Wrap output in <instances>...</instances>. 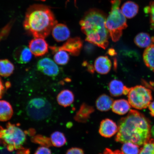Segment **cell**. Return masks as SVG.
Masks as SVG:
<instances>
[{
    "instance_id": "cell-1",
    "label": "cell",
    "mask_w": 154,
    "mask_h": 154,
    "mask_svg": "<svg viewBox=\"0 0 154 154\" xmlns=\"http://www.w3.org/2000/svg\"><path fill=\"white\" fill-rule=\"evenodd\" d=\"M118 127L115 138L117 142H131L140 146L151 138L149 121L137 111L131 109L126 116L121 119Z\"/></svg>"
},
{
    "instance_id": "cell-2",
    "label": "cell",
    "mask_w": 154,
    "mask_h": 154,
    "mask_svg": "<svg viewBox=\"0 0 154 154\" xmlns=\"http://www.w3.org/2000/svg\"><path fill=\"white\" fill-rule=\"evenodd\" d=\"M106 18L103 11L92 9L86 13L80 22L86 41L104 49L109 44V35L105 25Z\"/></svg>"
},
{
    "instance_id": "cell-3",
    "label": "cell",
    "mask_w": 154,
    "mask_h": 154,
    "mask_svg": "<svg viewBox=\"0 0 154 154\" xmlns=\"http://www.w3.org/2000/svg\"><path fill=\"white\" fill-rule=\"evenodd\" d=\"M57 23L49 7L36 5L30 7L27 11L23 26L26 31L35 38H45Z\"/></svg>"
},
{
    "instance_id": "cell-4",
    "label": "cell",
    "mask_w": 154,
    "mask_h": 154,
    "mask_svg": "<svg viewBox=\"0 0 154 154\" xmlns=\"http://www.w3.org/2000/svg\"><path fill=\"white\" fill-rule=\"evenodd\" d=\"M121 1L111 0V11L106 21V27L114 42L120 40L123 30L128 27L126 17L120 7Z\"/></svg>"
},
{
    "instance_id": "cell-5",
    "label": "cell",
    "mask_w": 154,
    "mask_h": 154,
    "mask_svg": "<svg viewBox=\"0 0 154 154\" xmlns=\"http://www.w3.org/2000/svg\"><path fill=\"white\" fill-rule=\"evenodd\" d=\"M0 139L9 151L23 149L26 140V133L18 126L9 123L5 128H0Z\"/></svg>"
},
{
    "instance_id": "cell-6",
    "label": "cell",
    "mask_w": 154,
    "mask_h": 154,
    "mask_svg": "<svg viewBox=\"0 0 154 154\" xmlns=\"http://www.w3.org/2000/svg\"><path fill=\"white\" fill-rule=\"evenodd\" d=\"M27 114L34 121H40L51 116L52 107L49 102L44 97L33 98L29 101L26 109Z\"/></svg>"
},
{
    "instance_id": "cell-7",
    "label": "cell",
    "mask_w": 154,
    "mask_h": 154,
    "mask_svg": "<svg viewBox=\"0 0 154 154\" xmlns=\"http://www.w3.org/2000/svg\"><path fill=\"white\" fill-rule=\"evenodd\" d=\"M129 103L134 108H147L152 100L151 90L141 85L130 88L128 94Z\"/></svg>"
},
{
    "instance_id": "cell-8",
    "label": "cell",
    "mask_w": 154,
    "mask_h": 154,
    "mask_svg": "<svg viewBox=\"0 0 154 154\" xmlns=\"http://www.w3.org/2000/svg\"><path fill=\"white\" fill-rule=\"evenodd\" d=\"M38 70L48 76L54 77L58 75L59 68L55 61L48 57L43 58L38 61Z\"/></svg>"
},
{
    "instance_id": "cell-9",
    "label": "cell",
    "mask_w": 154,
    "mask_h": 154,
    "mask_svg": "<svg viewBox=\"0 0 154 154\" xmlns=\"http://www.w3.org/2000/svg\"><path fill=\"white\" fill-rule=\"evenodd\" d=\"M83 47L82 40L79 37L69 38L60 47L54 46L55 49L63 50L67 52L73 56H78L80 54Z\"/></svg>"
},
{
    "instance_id": "cell-10",
    "label": "cell",
    "mask_w": 154,
    "mask_h": 154,
    "mask_svg": "<svg viewBox=\"0 0 154 154\" xmlns=\"http://www.w3.org/2000/svg\"><path fill=\"white\" fill-rule=\"evenodd\" d=\"M29 48L36 57L43 56L48 51L49 45L44 38H35L29 42Z\"/></svg>"
},
{
    "instance_id": "cell-11",
    "label": "cell",
    "mask_w": 154,
    "mask_h": 154,
    "mask_svg": "<svg viewBox=\"0 0 154 154\" xmlns=\"http://www.w3.org/2000/svg\"><path fill=\"white\" fill-rule=\"evenodd\" d=\"M118 127L116 123L109 119L102 120L100 124L99 132L102 137L110 138L118 131Z\"/></svg>"
},
{
    "instance_id": "cell-12",
    "label": "cell",
    "mask_w": 154,
    "mask_h": 154,
    "mask_svg": "<svg viewBox=\"0 0 154 154\" xmlns=\"http://www.w3.org/2000/svg\"><path fill=\"white\" fill-rule=\"evenodd\" d=\"M13 58L20 64H26L31 60L32 53L29 48L26 46L22 45L17 48L13 51Z\"/></svg>"
},
{
    "instance_id": "cell-13",
    "label": "cell",
    "mask_w": 154,
    "mask_h": 154,
    "mask_svg": "<svg viewBox=\"0 0 154 154\" xmlns=\"http://www.w3.org/2000/svg\"><path fill=\"white\" fill-rule=\"evenodd\" d=\"M111 66L110 60L107 56H101L98 57L94 62V70L101 75L107 74L110 72Z\"/></svg>"
},
{
    "instance_id": "cell-14",
    "label": "cell",
    "mask_w": 154,
    "mask_h": 154,
    "mask_svg": "<svg viewBox=\"0 0 154 154\" xmlns=\"http://www.w3.org/2000/svg\"><path fill=\"white\" fill-rule=\"evenodd\" d=\"M52 34L56 41L60 42L68 39L70 37V32L66 25L57 23L54 26L52 30Z\"/></svg>"
},
{
    "instance_id": "cell-15",
    "label": "cell",
    "mask_w": 154,
    "mask_h": 154,
    "mask_svg": "<svg viewBox=\"0 0 154 154\" xmlns=\"http://www.w3.org/2000/svg\"><path fill=\"white\" fill-rule=\"evenodd\" d=\"M94 111L95 109L93 106L86 103H82L74 116V120L79 123H86Z\"/></svg>"
},
{
    "instance_id": "cell-16",
    "label": "cell",
    "mask_w": 154,
    "mask_h": 154,
    "mask_svg": "<svg viewBox=\"0 0 154 154\" xmlns=\"http://www.w3.org/2000/svg\"><path fill=\"white\" fill-rule=\"evenodd\" d=\"M74 93L71 90L68 89L62 90L57 96L58 103L64 107L70 106L74 103Z\"/></svg>"
},
{
    "instance_id": "cell-17",
    "label": "cell",
    "mask_w": 154,
    "mask_h": 154,
    "mask_svg": "<svg viewBox=\"0 0 154 154\" xmlns=\"http://www.w3.org/2000/svg\"><path fill=\"white\" fill-rule=\"evenodd\" d=\"M113 102V99L110 96L105 94H102L96 100V107L100 111H107L111 108Z\"/></svg>"
},
{
    "instance_id": "cell-18",
    "label": "cell",
    "mask_w": 154,
    "mask_h": 154,
    "mask_svg": "<svg viewBox=\"0 0 154 154\" xmlns=\"http://www.w3.org/2000/svg\"><path fill=\"white\" fill-rule=\"evenodd\" d=\"M121 9L126 18L131 19L134 18L137 14L139 6L134 2L128 1L123 4Z\"/></svg>"
},
{
    "instance_id": "cell-19",
    "label": "cell",
    "mask_w": 154,
    "mask_h": 154,
    "mask_svg": "<svg viewBox=\"0 0 154 154\" xmlns=\"http://www.w3.org/2000/svg\"><path fill=\"white\" fill-rule=\"evenodd\" d=\"M130 108L128 101L124 99H120L113 101L111 108L113 112L119 115H124L128 112Z\"/></svg>"
},
{
    "instance_id": "cell-20",
    "label": "cell",
    "mask_w": 154,
    "mask_h": 154,
    "mask_svg": "<svg viewBox=\"0 0 154 154\" xmlns=\"http://www.w3.org/2000/svg\"><path fill=\"white\" fill-rule=\"evenodd\" d=\"M13 114V109L10 103L5 100H0V121H8Z\"/></svg>"
},
{
    "instance_id": "cell-21",
    "label": "cell",
    "mask_w": 154,
    "mask_h": 154,
    "mask_svg": "<svg viewBox=\"0 0 154 154\" xmlns=\"http://www.w3.org/2000/svg\"><path fill=\"white\" fill-rule=\"evenodd\" d=\"M134 42L140 48H147L154 44V37L145 32H140L135 37Z\"/></svg>"
},
{
    "instance_id": "cell-22",
    "label": "cell",
    "mask_w": 154,
    "mask_h": 154,
    "mask_svg": "<svg viewBox=\"0 0 154 154\" xmlns=\"http://www.w3.org/2000/svg\"><path fill=\"white\" fill-rule=\"evenodd\" d=\"M143 59L146 66L154 72V44L146 48L143 53Z\"/></svg>"
},
{
    "instance_id": "cell-23",
    "label": "cell",
    "mask_w": 154,
    "mask_h": 154,
    "mask_svg": "<svg viewBox=\"0 0 154 154\" xmlns=\"http://www.w3.org/2000/svg\"><path fill=\"white\" fill-rule=\"evenodd\" d=\"M125 86L121 81L113 80L109 85V89L111 95L114 97L120 96L124 93Z\"/></svg>"
},
{
    "instance_id": "cell-24",
    "label": "cell",
    "mask_w": 154,
    "mask_h": 154,
    "mask_svg": "<svg viewBox=\"0 0 154 154\" xmlns=\"http://www.w3.org/2000/svg\"><path fill=\"white\" fill-rule=\"evenodd\" d=\"M14 70L13 63L7 59L0 60V76L4 77L10 76Z\"/></svg>"
},
{
    "instance_id": "cell-25",
    "label": "cell",
    "mask_w": 154,
    "mask_h": 154,
    "mask_svg": "<svg viewBox=\"0 0 154 154\" xmlns=\"http://www.w3.org/2000/svg\"><path fill=\"white\" fill-rule=\"evenodd\" d=\"M50 139L52 145L56 147H62L67 142L64 134L58 131L54 132L51 134Z\"/></svg>"
},
{
    "instance_id": "cell-26",
    "label": "cell",
    "mask_w": 154,
    "mask_h": 154,
    "mask_svg": "<svg viewBox=\"0 0 154 154\" xmlns=\"http://www.w3.org/2000/svg\"><path fill=\"white\" fill-rule=\"evenodd\" d=\"M52 51L55 53L54 59L56 63L59 65H64L68 63L70 60V57L66 51L54 49Z\"/></svg>"
},
{
    "instance_id": "cell-27",
    "label": "cell",
    "mask_w": 154,
    "mask_h": 154,
    "mask_svg": "<svg viewBox=\"0 0 154 154\" xmlns=\"http://www.w3.org/2000/svg\"><path fill=\"white\" fill-rule=\"evenodd\" d=\"M123 143L121 150L124 154H139V146L131 142H125Z\"/></svg>"
},
{
    "instance_id": "cell-28",
    "label": "cell",
    "mask_w": 154,
    "mask_h": 154,
    "mask_svg": "<svg viewBox=\"0 0 154 154\" xmlns=\"http://www.w3.org/2000/svg\"><path fill=\"white\" fill-rule=\"evenodd\" d=\"M139 154H154V139L150 138L140 148Z\"/></svg>"
},
{
    "instance_id": "cell-29",
    "label": "cell",
    "mask_w": 154,
    "mask_h": 154,
    "mask_svg": "<svg viewBox=\"0 0 154 154\" xmlns=\"http://www.w3.org/2000/svg\"><path fill=\"white\" fill-rule=\"evenodd\" d=\"M144 11L146 14H149L151 28L154 29V1L145 8Z\"/></svg>"
},
{
    "instance_id": "cell-30",
    "label": "cell",
    "mask_w": 154,
    "mask_h": 154,
    "mask_svg": "<svg viewBox=\"0 0 154 154\" xmlns=\"http://www.w3.org/2000/svg\"><path fill=\"white\" fill-rule=\"evenodd\" d=\"M35 140L37 143L41 144L43 146L50 147L52 146L50 138L42 136H38L36 137Z\"/></svg>"
},
{
    "instance_id": "cell-31",
    "label": "cell",
    "mask_w": 154,
    "mask_h": 154,
    "mask_svg": "<svg viewBox=\"0 0 154 154\" xmlns=\"http://www.w3.org/2000/svg\"><path fill=\"white\" fill-rule=\"evenodd\" d=\"M34 154H52V153L49 147L41 146L38 148Z\"/></svg>"
},
{
    "instance_id": "cell-32",
    "label": "cell",
    "mask_w": 154,
    "mask_h": 154,
    "mask_svg": "<svg viewBox=\"0 0 154 154\" xmlns=\"http://www.w3.org/2000/svg\"><path fill=\"white\" fill-rule=\"evenodd\" d=\"M66 154H85L82 149L78 147H72L67 150Z\"/></svg>"
},
{
    "instance_id": "cell-33",
    "label": "cell",
    "mask_w": 154,
    "mask_h": 154,
    "mask_svg": "<svg viewBox=\"0 0 154 154\" xmlns=\"http://www.w3.org/2000/svg\"><path fill=\"white\" fill-rule=\"evenodd\" d=\"M99 154H124L122 151L120 150H116L115 151H113L110 149L109 148H106L103 153H100Z\"/></svg>"
},
{
    "instance_id": "cell-34",
    "label": "cell",
    "mask_w": 154,
    "mask_h": 154,
    "mask_svg": "<svg viewBox=\"0 0 154 154\" xmlns=\"http://www.w3.org/2000/svg\"><path fill=\"white\" fill-rule=\"evenodd\" d=\"M10 26L11 25H8L6 26H5L3 29L0 32V41H1L2 38L6 35L8 33L10 28Z\"/></svg>"
},
{
    "instance_id": "cell-35",
    "label": "cell",
    "mask_w": 154,
    "mask_h": 154,
    "mask_svg": "<svg viewBox=\"0 0 154 154\" xmlns=\"http://www.w3.org/2000/svg\"><path fill=\"white\" fill-rule=\"evenodd\" d=\"M5 91V86L4 85L3 82L0 78V99L2 96Z\"/></svg>"
},
{
    "instance_id": "cell-36",
    "label": "cell",
    "mask_w": 154,
    "mask_h": 154,
    "mask_svg": "<svg viewBox=\"0 0 154 154\" xmlns=\"http://www.w3.org/2000/svg\"><path fill=\"white\" fill-rule=\"evenodd\" d=\"M149 108L150 115L151 116L154 117V101L150 103L149 106Z\"/></svg>"
},
{
    "instance_id": "cell-37",
    "label": "cell",
    "mask_w": 154,
    "mask_h": 154,
    "mask_svg": "<svg viewBox=\"0 0 154 154\" xmlns=\"http://www.w3.org/2000/svg\"><path fill=\"white\" fill-rule=\"evenodd\" d=\"M29 149H24L19 150L18 154H29Z\"/></svg>"
},
{
    "instance_id": "cell-38",
    "label": "cell",
    "mask_w": 154,
    "mask_h": 154,
    "mask_svg": "<svg viewBox=\"0 0 154 154\" xmlns=\"http://www.w3.org/2000/svg\"><path fill=\"white\" fill-rule=\"evenodd\" d=\"M108 51L109 55L111 56L114 55L115 51H114V50L112 49H109Z\"/></svg>"
},
{
    "instance_id": "cell-39",
    "label": "cell",
    "mask_w": 154,
    "mask_h": 154,
    "mask_svg": "<svg viewBox=\"0 0 154 154\" xmlns=\"http://www.w3.org/2000/svg\"><path fill=\"white\" fill-rule=\"evenodd\" d=\"M151 134L154 137V125L152 128H151Z\"/></svg>"
},
{
    "instance_id": "cell-40",
    "label": "cell",
    "mask_w": 154,
    "mask_h": 154,
    "mask_svg": "<svg viewBox=\"0 0 154 154\" xmlns=\"http://www.w3.org/2000/svg\"><path fill=\"white\" fill-rule=\"evenodd\" d=\"M40 1H45V0H40Z\"/></svg>"
}]
</instances>
